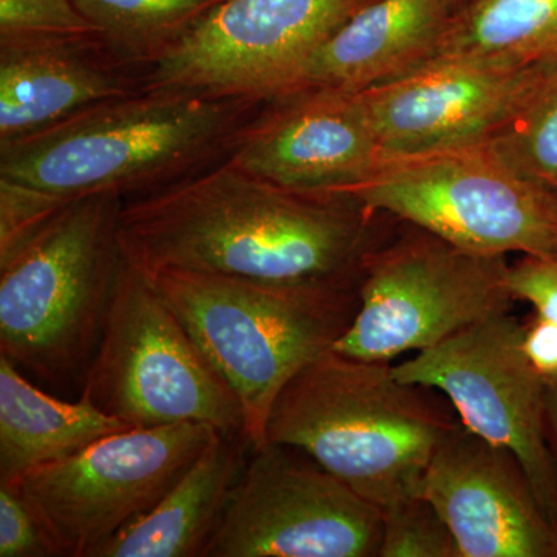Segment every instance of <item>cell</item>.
Listing matches in <instances>:
<instances>
[{"label": "cell", "mask_w": 557, "mask_h": 557, "mask_svg": "<svg viewBox=\"0 0 557 557\" xmlns=\"http://www.w3.org/2000/svg\"><path fill=\"white\" fill-rule=\"evenodd\" d=\"M376 218L355 201L295 193L223 159L124 200L121 248L148 277L174 269L358 287L379 247Z\"/></svg>", "instance_id": "1"}, {"label": "cell", "mask_w": 557, "mask_h": 557, "mask_svg": "<svg viewBox=\"0 0 557 557\" xmlns=\"http://www.w3.org/2000/svg\"><path fill=\"white\" fill-rule=\"evenodd\" d=\"M263 102L139 90L0 143V178L64 199H137L225 159Z\"/></svg>", "instance_id": "2"}, {"label": "cell", "mask_w": 557, "mask_h": 557, "mask_svg": "<svg viewBox=\"0 0 557 557\" xmlns=\"http://www.w3.org/2000/svg\"><path fill=\"white\" fill-rule=\"evenodd\" d=\"M435 388L406 383L391 362L332 350L278 395L267 443L293 446L380 509L420 494L443 438L460 418Z\"/></svg>", "instance_id": "3"}, {"label": "cell", "mask_w": 557, "mask_h": 557, "mask_svg": "<svg viewBox=\"0 0 557 557\" xmlns=\"http://www.w3.org/2000/svg\"><path fill=\"white\" fill-rule=\"evenodd\" d=\"M149 278L239 398L251 449L265 445L282 391L333 350L359 309L358 287L174 269Z\"/></svg>", "instance_id": "4"}, {"label": "cell", "mask_w": 557, "mask_h": 557, "mask_svg": "<svg viewBox=\"0 0 557 557\" xmlns=\"http://www.w3.org/2000/svg\"><path fill=\"white\" fill-rule=\"evenodd\" d=\"M124 199L98 194L0 258V357L53 388L83 386L124 265Z\"/></svg>", "instance_id": "5"}, {"label": "cell", "mask_w": 557, "mask_h": 557, "mask_svg": "<svg viewBox=\"0 0 557 557\" xmlns=\"http://www.w3.org/2000/svg\"><path fill=\"white\" fill-rule=\"evenodd\" d=\"M333 197L475 255L557 258V190L515 170L485 143L383 157Z\"/></svg>", "instance_id": "6"}, {"label": "cell", "mask_w": 557, "mask_h": 557, "mask_svg": "<svg viewBox=\"0 0 557 557\" xmlns=\"http://www.w3.org/2000/svg\"><path fill=\"white\" fill-rule=\"evenodd\" d=\"M79 397L129 429L203 423L245 438L239 398L152 281L127 260Z\"/></svg>", "instance_id": "7"}, {"label": "cell", "mask_w": 557, "mask_h": 557, "mask_svg": "<svg viewBox=\"0 0 557 557\" xmlns=\"http://www.w3.org/2000/svg\"><path fill=\"white\" fill-rule=\"evenodd\" d=\"M509 267L507 256L475 255L413 226L401 239L369 252L357 318L333 350L391 362L509 313L516 302Z\"/></svg>", "instance_id": "8"}, {"label": "cell", "mask_w": 557, "mask_h": 557, "mask_svg": "<svg viewBox=\"0 0 557 557\" xmlns=\"http://www.w3.org/2000/svg\"><path fill=\"white\" fill-rule=\"evenodd\" d=\"M203 423L126 429L10 483L58 557L95 553L163 498L218 437Z\"/></svg>", "instance_id": "9"}, {"label": "cell", "mask_w": 557, "mask_h": 557, "mask_svg": "<svg viewBox=\"0 0 557 557\" xmlns=\"http://www.w3.org/2000/svg\"><path fill=\"white\" fill-rule=\"evenodd\" d=\"M406 383L442 392L465 426L522 465L557 527V465L548 445L549 383L523 350V324L509 313L483 319L392 366Z\"/></svg>", "instance_id": "10"}, {"label": "cell", "mask_w": 557, "mask_h": 557, "mask_svg": "<svg viewBox=\"0 0 557 557\" xmlns=\"http://www.w3.org/2000/svg\"><path fill=\"white\" fill-rule=\"evenodd\" d=\"M249 453L203 557H380L379 507L304 450Z\"/></svg>", "instance_id": "11"}, {"label": "cell", "mask_w": 557, "mask_h": 557, "mask_svg": "<svg viewBox=\"0 0 557 557\" xmlns=\"http://www.w3.org/2000/svg\"><path fill=\"white\" fill-rule=\"evenodd\" d=\"M372 0H220L148 67L168 87L269 101Z\"/></svg>", "instance_id": "12"}, {"label": "cell", "mask_w": 557, "mask_h": 557, "mask_svg": "<svg viewBox=\"0 0 557 557\" xmlns=\"http://www.w3.org/2000/svg\"><path fill=\"white\" fill-rule=\"evenodd\" d=\"M556 75L557 61H426L361 94L383 157L409 156L496 137Z\"/></svg>", "instance_id": "13"}, {"label": "cell", "mask_w": 557, "mask_h": 557, "mask_svg": "<svg viewBox=\"0 0 557 557\" xmlns=\"http://www.w3.org/2000/svg\"><path fill=\"white\" fill-rule=\"evenodd\" d=\"M225 159L282 188L333 197L383 159L361 91L306 89L263 102Z\"/></svg>", "instance_id": "14"}, {"label": "cell", "mask_w": 557, "mask_h": 557, "mask_svg": "<svg viewBox=\"0 0 557 557\" xmlns=\"http://www.w3.org/2000/svg\"><path fill=\"white\" fill-rule=\"evenodd\" d=\"M461 557H557V527L508 449L458 421L420 485Z\"/></svg>", "instance_id": "15"}, {"label": "cell", "mask_w": 557, "mask_h": 557, "mask_svg": "<svg viewBox=\"0 0 557 557\" xmlns=\"http://www.w3.org/2000/svg\"><path fill=\"white\" fill-rule=\"evenodd\" d=\"M146 76L98 35L0 40V143L145 90Z\"/></svg>", "instance_id": "16"}, {"label": "cell", "mask_w": 557, "mask_h": 557, "mask_svg": "<svg viewBox=\"0 0 557 557\" xmlns=\"http://www.w3.org/2000/svg\"><path fill=\"white\" fill-rule=\"evenodd\" d=\"M449 16L440 0H372L311 54L281 95L364 91L397 78L426 60Z\"/></svg>", "instance_id": "17"}, {"label": "cell", "mask_w": 557, "mask_h": 557, "mask_svg": "<svg viewBox=\"0 0 557 557\" xmlns=\"http://www.w3.org/2000/svg\"><path fill=\"white\" fill-rule=\"evenodd\" d=\"M247 450L244 437L219 434L148 515L94 557H203L218 533Z\"/></svg>", "instance_id": "18"}, {"label": "cell", "mask_w": 557, "mask_h": 557, "mask_svg": "<svg viewBox=\"0 0 557 557\" xmlns=\"http://www.w3.org/2000/svg\"><path fill=\"white\" fill-rule=\"evenodd\" d=\"M126 429L89 399L65 401L46 394L0 357V485Z\"/></svg>", "instance_id": "19"}, {"label": "cell", "mask_w": 557, "mask_h": 557, "mask_svg": "<svg viewBox=\"0 0 557 557\" xmlns=\"http://www.w3.org/2000/svg\"><path fill=\"white\" fill-rule=\"evenodd\" d=\"M426 61L504 67L557 61V0H472L450 14Z\"/></svg>", "instance_id": "20"}, {"label": "cell", "mask_w": 557, "mask_h": 557, "mask_svg": "<svg viewBox=\"0 0 557 557\" xmlns=\"http://www.w3.org/2000/svg\"><path fill=\"white\" fill-rule=\"evenodd\" d=\"M220 0H75L81 13L121 53L149 67Z\"/></svg>", "instance_id": "21"}, {"label": "cell", "mask_w": 557, "mask_h": 557, "mask_svg": "<svg viewBox=\"0 0 557 557\" xmlns=\"http://www.w3.org/2000/svg\"><path fill=\"white\" fill-rule=\"evenodd\" d=\"M485 145L515 170L557 190V75Z\"/></svg>", "instance_id": "22"}, {"label": "cell", "mask_w": 557, "mask_h": 557, "mask_svg": "<svg viewBox=\"0 0 557 557\" xmlns=\"http://www.w3.org/2000/svg\"><path fill=\"white\" fill-rule=\"evenodd\" d=\"M381 511L383 539L380 557H461L445 520L420 494Z\"/></svg>", "instance_id": "23"}, {"label": "cell", "mask_w": 557, "mask_h": 557, "mask_svg": "<svg viewBox=\"0 0 557 557\" xmlns=\"http://www.w3.org/2000/svg\"><path fill=\"white\" fill-rule=\"evenodd\" d=\"M97 35L75 0H0V40Z\"/></svg>", "instance_id": "24"}, {"label": "cell", "mask_w": 557, "mask_h": 557, "mask_svg": "<svg viewBox=\"0 0 557 557\" xmlns=\"http://www.w3.org/2000/svg\"><path fill=\"white\" fill-rule=\"evenodd\" d=\"M73 200L0 178V258L30 240Z\"/></svg>", "instance_id": "25"}, {"label": "cell", "mask_w": 557, "mask_h": 557, "mask_svg": "<svg viewBox=\"0 0 557 557\" xmlns=\"http://www.w3.org/2000/svg\"><path fill=\"white\" fill-rule=\"evenodd\" d=\"M0 557H58L39 520L10 485H0Z\"/></svg>", "instance_id": "26"}, {"label": "cell", "mask_w": 557, "mask_h": 557, "mask_svg": "<svg viewBox=\"0 0 557 557\" xmlns=\"http://www.w3.org/2000/svg\"><path fill=\"white\" fill-rule=\"evenodd\" d=\"M509 287L516 300H525L539 317L557 322V258L522 256L509 267Z\"/></svg>", "instance_id": "27"}, {"label": "cell", "mask_w": 557, "mask_h": 557, "mask_svg": "<svg viewBox=\"0 0 557 557\" xmlns=\"http://www.w3.org/2000/svg\"><path fill=\"white\" fill-rule=\"evenodd\" d=\"M523 350L542 379L557 383V322L534 314L523 324Z\"/></svg>", "instance_id": "28"}, {"label": "cell", "mask_w": 557, "mask_h": 557, "mask_svg": "<svg viewBox=\"0 0 557 557\" xmlns=\"http://www.w3.org/2000/svg\"><path fill=\"white\" fill-rule=\"evenodd\" d=\"M549 410L555 412L557 420V383L549 384Z\"/></svg>", "instance_id": "29"}, {"label": "cell", "mask_w": 557, "mask_h": 557, "mask_svg": "<svg viewBox=\"0 0 557 557\" xmlns=\"http://www.w3.org/2000/svg\"><path fill=\"white\" fill-rule=\"evenodd\" d=\"M440 2L445 5V9L449 11L450 14L454 13V9H457V7H460L461 3L465 2V0H440Z\"/></svg>", "instance_id": "30"}]
</instances>
